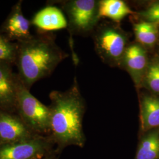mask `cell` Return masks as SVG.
Wrapping results in <instances>:
<instances>
[{
	"instance_id": "cell-8",
	"label": "cell",
	"mask_w": 159,
	"mask_h": 159,
	"mask_svg": "<svg viewBox=\"0 0 159 159\" xmlns=\"http://www.w3.org/2000/svg\"><path fill=\"white\" fill-rule=\"evenodd\" d=\"M12 64L0 63V110L16 113L19 77Z\"/></svg>"
},
{
	"instance_id": "cell-9",
	"label": "cell",
	"mask_w": 159,
	"mask_h": 159,
	"mask_svg": "<svg viewBox=\"0 0 159 159\" xmlns=\"http://www.w3.org/2000/svg\"><path fill=\"white\" fill-rule=\"evenodd\" d=\"M97 45L101 54L112 61L122 59L126 47L125 35L117 29H105L98 35Z\"/></svg>"
},
{
	"instance_id": "cell-3",
	"label": "cell",
	"mask_w": 159,
	"mask_h": 159,
	"mask_svg": "<svg viewBox=\"0 0 159 159\" xmlns=\"http://www.w3.org/2000/svg\"><path fill=\"white\" fill-rule=\"evenodd\" d=\"M16 113L34 134L46 136L50 133V110L19 80Z\"/></svg>"
},
{
	"instance_id": "cell-2",
	"label": "cell",
	"mask_w": 159,
	"mask_h": 159,
	"mask_svg": "<svg viewBox=\"0 0 159 159\" xmlns=\"http://www.w3.org/2000/svg\"><path fill=\"white\" fill-rule=\"evenodd\" d=\"M50 98V140L60 148L71 144L82 146L84 106L77 84L67 91H51Z\"/></svg>"
},
{
	"instance_id": "cell-17",
	"label": "cell",
	"mask_w": 159,
	"mask_h": 159,
	"mask_svg": "<svg viewBox=\"0 0 159 159\" xmlns=\"http://www.w3.org/2000/svg\"><path fill=\"white\" fill-rule=\"evenodd\" d=\"M144 78L148 88L159 94V61H155L148 66Z\"/></svg>"
},
{
	"instance_id": "cell-18",
	"label": "cell",
	"mask_w": 159,
	"mask_h": 159,
	"mask_svg": "<svg viewBox=\"0 0 159 159\" xmlns=\"http://www.w3.org/2000/svg\"><path fill=\"white\" fill-rule=\"evenodd\" d=\"M142 15L143 17L146 18L148 22L154 23L157 25H159V12L154 11L148 8L147 10L142 12Z\"/></svg>"
},
{
	"instance_id": "cell-4",
	"label": "cell",
	"mask_w": 159,
	"mask_h": 159,
	"mask_svg": "<svg viewBox=\"0 0 159 159\" xmlns=\"http://www.w3.org/2000/svg\"><path fill=\"white\" fill-rule=\"evenodd\" d=\"M50 140L36 135L27 140L0 146V159H40L50 154Z\"/></svg>"
},
{
	"instance_id": "cell-5",
	"label": "cell",
	"mask_w": 159,
	"mask_h": 159,
	"mask_svg": "<svg viewBox=\"0 0 159 159\" xmlns=\"http://www.w3.org/2000/svg\"><path fill=\"white\" fill-rule=\"evenodd\" d=\"M35 136L17 113L0 110V146L21 142Z\"/></svg>"
},
{
	"instance_id": "cell-19",
	"label": "cell",
	"mask_w": 159,
	"mask_h": 159,
	"mask_svg": "<svg viewBox=\"0 0 159 159\" xmlns=\"http://www.w3.org/2000/svg\"><path fill=\"white\" fill-rule=\"evenodd\" d=\"M52 159V158L49 156V154H48L46 155V156H44V157H42L41 159Z\"/></svg>"
},
{
	"instance_id": "cell-14",
	"label": "cell",
	"mask_w": 159,
	"mask_h": 159,
	"mask_svg": "<svg viewBox=\"0 0 159 159\" xmlns=\"http://www.w3.org/2000/svg\"><path fill=\"white\" fill-rule=\"evenodd\" d=\"M159 158V129H155L144 137L140 143L136 159Z\"/></svg>"
},
{
	"instance_id": "cell-16",
	"label": "cell",
	"mask_w": 159,
	"mask_h": 159,
	"mask_svg": "<svg viewBox=\"0 0 159 159\" xmlns=\"http://www.w3.org/2000/svg\"><path fill=\"white\" fill-rule=\"evenodd\" d=\"M18 43L12 42L0 33V63L16 64Z\"/></svg>"
},
{
	"instance_id": "cell-12",
	"label": "cell",
	"mask_w": 159,
	"mask_h": 159,
	"mask_svg": "<svg viewBox=\"0 0 159 159\" xmlns=\"http://www.w3.org/2000/svg\"><path fill=\"white\" fill-rule=\"evenodd\" d=\"M140 116L143 130L159 129V97H143Z\"/></svg>"
},
{
	"instance_id": "cell-7",
	"label": "cell",
	"mask_w": 159,
	"mask_h": 159,
	"mask_svg": "<svg viewBox=\"0 0 159 159\" xmlns=\"http://www.w3.org/2000/svg\"><path fill=\"white\" fill-rule=\"evenodd\" d=\"M23 1L19 0L12 7L10 13L0 28V33L12 42H20L29 39L31 21L23 14Z\"/></svg>"
},
{
	"instance_id": "cell-1",
	"label": "cell",
	"mask_w": 159,
	"mask_h": 159,
	"mask_svg": "<svg viewBox=\"0 0 159 159\" xmlns=\"http://www.w3.org/2000/svg\"><path fill=\"white\" fill-rule=\"evenodd\" d=\"M17 43V74L29 90L35 82L51 74L66 57V54L46 33L32 34Z\"/></svg>"
},
{
	"instance_id": "cell-15",
	"label": "cell",
	"mask_w": 159,
	"mask_h": 159,
	"mask_svg": "<svg viewBox=\"0 0 159 159\" xmlns=\"http://www.w3.org/2000/svg\"><path fill=\"white\" fill-rule=\"evenodd\" d=\"M134 31L136 39L140 43L152 46L158 38L157 25L150 22H142L134 25Z\"/></svg>"
},
{
	"instance_id": "cell-13",
	"label": "cell",
	"mask_w": 159,
	"mask_h": 159,
	"mask_svg": "<svg viewBox=\"0 0 159 159\" xmlns=\"http://www.w3.org/2000/svg\"><path fill=\"white\" fill-rule=\"evenodd\" d=\"M133 14L130 7L121 0H103L98 7L97 17L108 18L120 21L129 14Z\"/></svg>"
},
{
	"instance_id": "cell-6",
	"label": "cell",
	"mask_w": 159,
	"mask_h": 159,
	"mask_svg": "<svg viewBox=\"0 0 159 159\" xmlns=\"http://www.w3.org/2000/svg\"><path fill=\"white\" fill-rule=\"evenodd\" d=\"M65 10L67 12L70 24L77 30H88L93 25L97 17L98 8L96 1L74 0L66 2Z\"/></svg>"
},
{
	"instance_id": "cell-11",
	"label": "cell",
	"mask_w": 159,
	"mask_h": 159,
	"mask_svg": "<svg viewBox=\"0 0 159 159\" xmlns=\"http://www.w3.org/2000/svg\"><path fill=\"white\" fill-rule=\"evenodd\" d=\"M122 59L134 83L139 85L147 71L146 52L142 46L134 44L126 48Z\"/></svg>"
},
{
	"instance_id": "cell-10",
	"label": "cell",
	"mask_w": 159,
	"mask_h": 159,
	"mask_svg": "<svg viewBox=\"0 0 159 159\" xmlns=\"http://www.w3.org/2000/svg\"><path fill=\"white\" fill-rule=\"evenodd\" d=\"M30 21L40 33L57 31L67 27V21L63 12L54 6L42 8L34 15Z\"/></svg>"
}]
</instances>
